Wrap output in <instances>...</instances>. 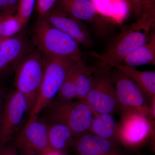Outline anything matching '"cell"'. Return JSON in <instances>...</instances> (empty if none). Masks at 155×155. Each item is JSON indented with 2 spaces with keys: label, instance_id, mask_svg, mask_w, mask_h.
Wrapping results in <instances>:
<instances>
[{
  "label": "cell",
  "instance_id": "obj_25",
  "mask_svg": "<svg viewBox=\"0 0 155 155\" xmlns=\"http://www.w3.org/2000/svg\"><path fill=\"white\" fill-rule=\"evenodd\" d=\"M19 0H0V12L12 11L16 12Z\"/></svg>",
  "mask_w": 155,
  "mask_h": 155
},
{
  "label": "cell",
  "instance_id": "obj_5",
  "mask_svg": "<svg viewBox=\"0 0 155 155\" xmlns=\"http://www.w3.org/2000/svg\"><path fill=\"white\" fill-rule=\"evenodd\" d=\"M150 33L134 30L131 27L126 28L102 54L91 52V55L98 59L103 67L110 68L122 64L127 56L147 41Z\"/></svg>",
  "mask_w": 155,
  "mask_h": 155
},
{
  "label": "cell",
  "instance_id": "obj_31",
  "mask_svg": "<svg viewBox=\"0 0 155 155\" xmlns=\"http://www.w3.org/2000/svg\"><path fill=\"white\" fill-rule=\"evenodd\" d=\"M2 109L0 110V126H1V122H2Z\"/></svg>",
  "mask_w": 155,
  "mask_h": 155
},
{
  "label": "cell",
  "instance_id": "obj_2",
  "mask_svg": "<svg viewBox=\"0 0 155 155\" xmlns=\"http://www.w3.org/2000/svg\"><path fill=\"white\" fill-rule=\"evenodd\" d=\"M44 74L37 100L29 118L39 114L56 98L72 66L77 63L69 59L44 55Z\"/></svg>",
  "mask_w": 155,
  "mask_h": 155
},
{
  "label": "cell",
  "instance_id": "obj_22",
  "mask_svg": "<svg viewBox=\"0 0 155 155\" xmlns=\"http://www.w3.org/2000/svg\"><path fill=\"white\" fill-rule=\"evenodd\" d=\"M76 63L69 70L58 95L54 100L64 101L77 100L75 82V65Z\"/></svg>",
  "mask_w": 155,
  "mask_h": 155
},
{
  "label": "cell",
  "instance_id": "obj_29",
  "mask_svg": "<svg viewBox=\"0 0 155 155\" xmlns=\"http://www.w3.org/2000/svg\"><path fill=\"white\" fill-rule=\"evenodd\" d=\"M44 155H61L60 153L57 152L52 151H50L48 152L47 153Z\"/></svg>",
  "mask_w": 155,
  "mask_h": 155
},
{
  "label": "cell",
  "instance_id": "obj_21",
  "mask_svg": "<svg viewBox=\"0 0 155 155\" xmlns=\"http://www.w3.org/2000/svg\"><path fill=\"white\" fill-rule=\"evenodd\" d=\"M16 13L12 11L0 12V36L3 38L16 35L23 28Z\"/></svg>",
  "mask_w": 155,
  "mask_h": 155
},
{
  "label": "cell",
  "instance_id": "obj_6",
  "mask_svg": "<svg viewBox=\"0 0 155 155\" xmlns=\"http://www.w3.org/2000/svg\"><path fill=\"white\" fill-rule=\"evenodd\" d=\"M116 70L112 77L118 110L121 111L122 115L138 114L150 119L148 98L131 79L120 70Z\"/></svg>",
  "mask_w": 155,
  "mask_h": 155
},
{
  "label": "cell",
  "instance_id": "obj_20",
  "mask_svg": "<svg viewBox=\"0 0 155 155\" xmlns=\"http://www.w3.org/2000/svg\"><path fill=\"white\" fill-rule=\"evenodd\" d=\"M140 12L131 28L137 31L143 30L150 33L155 28V0H137Z\"/></svg>",
  "mask_w": 155,
  "mask_h": 155
},
{
  "label": "cell",
  "instance_id": "obj_14",
  "mask_svg": "<svg viewBox=\"0 0 155 155\" xmlns=\"http://www.w3.org/2000/svg\"><path fill=\"white\" fill-rule=\"evenodd\" d=\"M75 137V149L78 155H105L112 149L110 140L89 131Z\"/></svg>",
  "mask_w": 155,
  "mask_h": 155
},
{
  "label": "cell",
  "instance_id": "obj_16",
  "mask_svg": "<svg viewBox=\"0 0 155 155\" xmlns=\"http://www.w3.org/2000/svg\"><path fill=\"white\" fill-rule=\"evenodd\" d=\"M48 124V136L51 151L60 153L72 143L74 134L67 125L57 122Z\"/></svg>",
  "mask_w": 155,
  "mask_h": 155
},
{
  "label": "cell",
  "instance_id": "obj_8",
  "mask_svg": "<svg viewBox=\"0 0 155 155\" xmlns=\"http://www.w3.org/2000/svg\"><path fill=\"white\" fill-rule=\"evenodd\" d=\"M14 146L20 155H44L51 151L48 124L38 116L29 118L17 136Z\"/></svg>",
  "mask_w": 155,
  "mask_h": 155
},
{
  "label": "cell",
  "instance_id": "obj_19",
  "mask_svg": "<svg viewBox=\"0 0 155 155\" xmlns=\"http://www.w3.org/2000/svg\"><path fill=\"white\" fill-rule=\"evenodd\" d=\"M118 126L112 114H94L89 131L110 140L117 136Z\"/></svg>",
  "mask_w": 155,
  "mask_h": 155
},
{
  "label": "cell",
  "instance_id": "obj_27",
  "mask_svg": "<svg viewBox=\"0 0 155 155\" xmlns=\"http://www.w3.org/2000/svg\"><path fill=\"white\" fill-rule=\"evenodd\" d=\"M130 9L132 10L134 14H138L140 11V6L137 0H129Z\"/></svg>",
  "mask_w": 155,
  "mask_h": 155
},
{
  "label": "cell",
  "instance_id": "obj_13",
  "mask_svg": "<svg viewBox=\"0 0 155 155\" xmlns=\"http://www.w3.org/2000/svg\"><path fill=\"white\" fill-rule=\"evenodd\" d=\"M54 8L81 21L88 22H95L100 14L92 0H58Z\"/></svg>",
  "mask_w": 155,
  "mask_h": 155
},
{
  "label": "cell",
  "instance_id": "obj_32",
  "mask_svg": "<svg viewBox=\"0 0 155 155\" xmlns=\"http://www.w3.org/2000/svg\"><path fill=\"white\" fill-rule=\"evenodd\" d=\"M6 38H3L2 37L0 36V45H1V44L2 42L4 40V39Z\"/></svg>",
  "mask_w": 155,
  "mask_h": 155
},
{
  "label": "cell",
  "instance_id": "obj_9",
  "mask_svg": "<svg viewBox=\"0 0 155 155\" xmlns=\"http://www.w3.org/2000/svg\"><path fill=\"white\" fill-rule=\"evenodd\" d=\"M28 114L25 98L15 90L6 98L0 126V148L8 143Z\"/></svg>",
  "mask_w": 155,
  "mask_h": 155
},
{
  "label": "cell",
  "instance_id": "obj_23",
  "mask_svg": "<svg viewBox=\"0 0 155 155\" xmlns=\"http://www.w3.org/2000/svg\"><path fill=\"white\" fill-rule=\"evenodd\" d=\"M35 2L36 0H19L16 14L23 27L29 21Z\"/></svg>",
  "mask_w": 155,
  "mask_h": 155
},
{
  "label": "cell",
  "instance_id": "obj_7",
  "mask_svg": "<svg viewBox=\"0 0 155 155\" xmlns=\"http://www.w3.org/2000/svg\"><path fill=\"white\" fill-rule=\"evenodd\" d=\"M109 69L100 65L91 88L84 100L94 114L113 115L118 110L115 85Z\"/></svg>",
  "mask_w": 155,
  "mask_h": 155
},
{
  "label": "cell",
  "instance_id": "obj_30",
  "mask_svg": "<svg viewBox=\"0 0 155 155\" xmlns=\"http://www.w3.org/2000/svg\"><path fill=\"white\" fill-rule=\"evenodd\" d=\"M119 1L124 2L126 4V5L128 7V8L130 9V4H129V0H119Z\"/></svg>",
  "mask_w": 155,
  "mask_h": 155
},
{
  "label": "cell",
  "instance_id": "obj_11",
  "mask_svg": "<svg viewBox=\"0 0 155 155\" xmlns=\"http://www.w3.org/2000/svg\"><path fill=\"white\" fill-rule=\"evenodd\" d=\"M153 121L138 114L122 115L121 122L118 124L117 136L127 144L140 143L153 132Z\"/></svg>",
  "mask_w": 155,
  "mask_h": 155
},
{
  "label": "cell",
  "instance_id": "obj_1",
  "mask_svg": "<svg viewBox=\"0 0 155 155\" xmlns=\"http://www.w3.org/2000/svg\"><path fill=\"white\" fill-rule=\"evenodd\" d=\"M34 40L40 51L49 57L82 61L80 45L71 37L40 17L33 32Z\"/></svg>",
  "mask_w": 155,
  "mask_h": 155
},
{
  "label": "cell",
  "instance_id": "obj_17",
  "mask_svg": "<svg viewBox=\"0 0 155 155\" xmlns=\"http://www.w3.org/2000/svg\"><path fill=\"white\" fill-rule=\"evenodd\" d=\"M123 65L135 67L145 65H155V31L150 33L148 40L124 59Z\"/></svg>",
  "mask_w": 155,
  "mask_h": 155
},
{
  "label": "cell",
  "instance_id": "obj_26",
  "mask_svg": "<svg viewBox=\"0 0 155 155\" xmlns=\"http://www.w3.org/2000/svg\"><path fill=\"white\" fill-rule=\"evenodd\" d=\"M0 155H19L14 145L7 144L0 148Z\"/></svg>",
  "mask_w": 155,
  "mask_h": 155
},
{
  "label": "cell",
  "instance_id": "obj_10",
  "mask_svg": "<svg viewBox=\"0 0 155 155\" xmlns=\"http://www.w3.org/2000/svg\"><path fill=\"white\" fill-rule=\"evenodd\" d=\"M43 17L51 25L72 38L79 45L87 48L93 45L88 31L79 19L54 8Z\"/></svg>",
  "mask_w": 155,
  "mask_h": 155
},
{
  "label": "cell",
  "instance_id": "obj_3",
  "mask_svg": "<svg viewBox=\"0 0 155 155\" xmlns=\"http://www.w3.org/2000/svg\"><path fill=\"white\" fill-rule=\"evenodd\" d=\"M49 122L67 125L75 137L89 130L94 113L83 100L60 101L54 100L44 110Z\"/></svg>",
  "mask_w": 155,
  "mask_h": 155
},
{
  "label": "cell",
  "instance_id": "obj_18",
  "mask_svg": "<svg viewBox=\"0 0 155 155\" xmlns=\"http://www.w3.org/2000/svg\"><path fill=\"white\" fill-rule=\"evenodd\" d=\"M98 68L87 66L82 61L75 65V82L77 100H84L91 88L96 73Z\"/></svg>",
  "mask_w": 155,
  "mask_h": 155
},
{
  "label": "cell",
  "instance_id": "obj_12",
  "mask_svg": "<svg viewBox=\"0 0 155 155\" xmlns=\"http://www.w3.org/2000/svg\"><path fill=\"white\" fill-rule=\"evenodd\" d=\"M28 46L27 41L22 35L4 39L0 45V75L14 65H19L27 55Z\"/></svg>",
  "mask_w": 155,
  "mask_h": 155
},
{
  "label": "cell",
  "instance_id": "obj_24",
  "mask_svg": "<svg viewBox=\"0 0 155 155\" xmlns=\"http://www.w3.org/2000/svg\"><path fill=\"white\" fill-rule=\"evenodd\" d=\"M58 0H36V10L40 17H45L55 5Z\"/></svg>",
  "mask_w": 155,
  "mask_h": 155
},
{
  "label": "cell",
  "instance_id": "obj_28",
  "mask_svg": "<svg viewBox=\"0 0 155 155\" xmlns=\"http://www.w3.org/2000/svg\"><path fill=\"white\" fill-rule=\"evenodd\" d=\"M6 99L3 90L0 87V110L2 109Z\"/></svg>",
  "mask_w": 155,
  "mask_h": 155
},
{
  "label": "cell",
  "instance_id": "obj_4",
  "mask_svg": "<svg viewBox=\"0 0 155 155\" xmlns=\"http://www.w3.org/2000/svg\"><path fill=\"white\" fill-rule=\"evenodd\" d=\"M44 69L43 57L37 51L27 54L17 66L14 81L16 90L26 101L28 114L38 97Z\"/></svg>",
  "mask_w": 155,
  "mask_h": 155
},
{
  "label": "cell",
  "instance_id": "obj_15",
  "mask_svg": "<svg viewBox=\"0 0 155 155\" xmlns=\"http://www.w3.org/2000/svg\"><path fill=\"white\" fill-rule=\"evenodd\" d=\"M115 67L134 82L150 101L155 98V70L140 71L135 67L123 64L117 65Z\"/></svg>",
  "mask_w": 155,
  "mask_h": 155
}]
</instances>
